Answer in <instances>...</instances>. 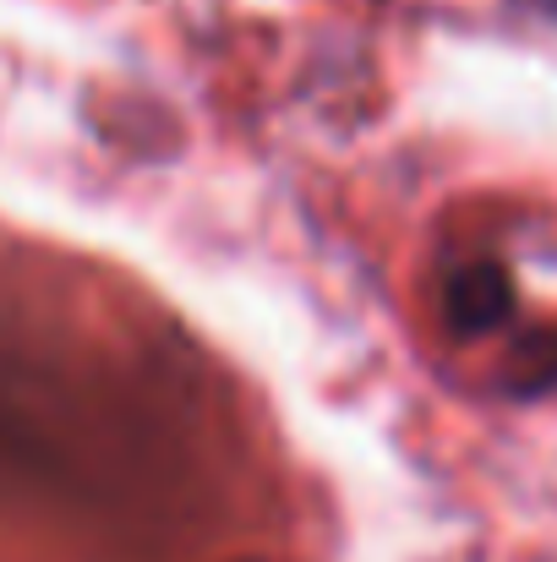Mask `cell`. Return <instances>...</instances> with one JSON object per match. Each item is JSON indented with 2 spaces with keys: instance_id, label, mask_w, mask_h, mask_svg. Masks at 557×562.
I'll return each mask as SVG.
<instances>
[{
  "instance_id": "6da1fadb",
  "label": "cell",
  "mask_w": 557,
  "mask_h": 562,
  "mask_svg": "<svg viewBox=\"0 0 557 562\" xmlns=\"http://www.w3.org/2000/svg\"><path fill=\"white\" fill-rule=\"evenodd\" d=\"M448 306H454V323L465 328H492L503 312H509V279L498 268H465L448 290Z\"/></svg>"
}]
</instances>
